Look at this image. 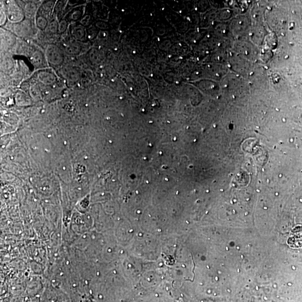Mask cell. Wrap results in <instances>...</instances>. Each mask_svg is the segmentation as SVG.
Instances as JSON below:
<instances>
[{"mask_svg": "<svg viewBox=\"0 0 302 302\" xmlns=\"http://www.w3.org/2000/svg\"><path fill=\"white\" fill-rule=\"evenodd\" d=\"M46 56L49 63L54 66L63 64L65 57L63 53L56 46L51 44L47 47Z\"/></svg>", "mask_w": 302, "mask_h": 302, "instance_id": "cell-1", "label": "cell"}, {"mask_svg": "<svg viewBox=\"0 0 302 302\" xmlns=\"http://www.w3.org/2000/svg\"><path fill=\"white\" fill-rule=\"evenodd\" d=\"M7 17L11 21L18 23L24 19V14L19 6L12 2L7 8Z\"/></svg>", "mask_w": 302, "mask_h": 302, "instance_id": "cell-2", "label": "cell"}, {"mask_svg": "<svg viewBox=\"0 0 302 302\" xmlns=\"http://www.w3.org/2000/svg\"><path fill=\"white\" fill-rule=\"evenodd\" d=\"M62 73L70 84H75L80 80L81 74L75 68H65Z\"/></svg>", "mask_w": 302, "mask_h": 302, "instance_id": "cell-3", "label": "cell"}, {"mask_svg": "<svg viewBox=\"0 0 302 302\" xmlns=\"http://www.w3.org/2000/svg\"><path fill=\"white\" fill-rule=\"evenodd\" d=\"M38 77L39 82L46 85H51L57 81V77L53 73L46 71L39 72Z\"/></svg>", "mask_w": 302, "mask_h": 302, "instance_id": "cell-4", "label": "cell"}, {"mask_svg": "<svg viewBox=\"0 0 302 302\" xmlns=\"http://www.w3.org/2000/svg\"><path fill=\"white\" fill-rule=\"evenodd\" d=\"M72 34L76 39L83 40L85 38L86 32L84 27L82 26H76L72 29Z\"/></svg>", "mask_w": 302, "mask_h": 302, "instance_id": "cell-5", "label": "cell"}, {"mask_svg": "<svg viewBox=\"0 0 302 302\" xmlns=\"http://www.w3.org/2000/svg\"><path fill=\"white\" fill-rule=\"evenodd\" d=\"M81 50H82L81 47L79 44L76 43L69 44V45L66 48V52L72 55L79 54Z\"/></svg>", "mask_w": 302, "mask_h": 302, "instance_id": "cell-6", "label": "cell"}, {"mask_svg": "<svg viewBox=\"0 0 302 302\" xmlns=\"http://www.w3.org/2000/svg\"><path fill=\"white\" fill-rule=\"evenodd\" d=\"M36 25L41 30H44L48 25V21L44 16H39L36 18Z\"/></svg>", "mask_w": 302, "mask_h": 302, "instance_id": "cell-7", "label": "cell"}, {"mask_svg": "<svg viewBox=\"0 0 302 302\" xmlns=\"http://www.w3.org/2000/svg\"><path fill=\"white\" fill-rule=\"evenodd\" d=\"M90 80L88 71L83 72L82 74H81L80 82L82 86H88V84L90 83Z\"/></svg>", "mask_w": 302, "mask_h": 302, "instance_id": "cell-8", "label": "cell"}, {"mask_svg": "<svg viewBox=\"0 0 302 302\" xmlns=\"http://www.w3.org/2000/svg\"><path fill=\"white\" fill-rule=\"evenodd\" d=\"M35 6L34 5L32 4V3H29L27 7H26V13H27L28 16H29V15H32L35 12Z\"/></svg>", "mask_w": 302, "mask_h": 302, "instance_id": "cell-9", "label": "cell"}, {"mask_svg": "<svg viewBox=\"0 0 302 302\" xmlns=\"http://www.w3.org/2000/svg\"><path fill=\"white\" fill-rule=\"evenodd\" d=\"M4 39L5 41L9 46H13L14 44L15 39L12 35H11L8 34H6L4 35Z\"/></svg>", "mask_w": 302, "mask_h": 302, "instance_id": "cell-10", "label": "cell"}, {"mask_svg": "<svg viewBox=\"0 0 302 302\" xmlns=\"http://www.w3.org/2000/svg\"><path fill=\"white\" fill-rule=\"evenodd\" d=\"M31 93L33 95L38 96L40 94L39 87L36 85H33L31 87Z\"/></svg>", "mask_w": 302, "mask_h": 302, "instance_id": "cell-11", "label": "cell"}, {"mask_svg": "<svg viewBox=\"0 0 302 302\" xmlns=\"http://www.w3.org/2000/svg\"><path fill=\"white\" fill-rule=\"evenodd\" d=\"M34 62L36 65H40L42 64V57L41 54H40L39 53H36L34 55Z\"/></svg>", "mask_w": 302, "mask_h": 302, "instance_id": "cell-12", "label": "cell"}, {"mask_svg": "<svg viewBox=\"0 0 302 302\" xmlns=\"http://www.w3.org/2000/svg\"><path fill=\"white\" fill-rule=\"evenodd\" d=\"M50 31L52 32H56L58 29V25L56 21H53L51 23L50 26Z\"/></svg>", "mask_w": 302, "mask_h": 302, "instance_id": "cell-13", "label": "cell"}, {"mask_svg": "<svg viewBox=\"0 0 302 302\" xmlns=\"http://www.w3.org/2000/svg\"><path fill=\"white\" fill-rule=\"evenodd\" d=\"M66 27H67V24H66V21H62L60 25H58V30L60 32H64L66 31Z\"/></svg>", "mask_w": 302, "mask_h": 302, "instance_id": "cell-14", "label": "cell"}, {"mask_svg": "<svg viewBox=\"0 0 302 302\" xmlns=\"http://www.w3.org/2000/svg\"><path fill=\"white\" fill-rule=\"evenodd\" d=\"M6 19V16L3 11H1V24L5 23Z\"/></svg>", "mask_w": 302, "mask_h": 302, "instance_id": "cell-15", "label": "cell"}]
</instances>
